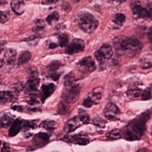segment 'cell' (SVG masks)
<instances>
[{"label": "cell", "mask_w": 152, "mask_h": 152, "mask_svg": "<svg viewBox=\"0 0 152 152\" xmlns=\"http://www.w3.org/2000/svg\"><path fill=\"white\" fill-rule=\"evenodd\" d=\"M113 44L116 54L130 57L139 54L143 48L142 42L137 39L124 36L116 37L114 40Z\"/></svg>", "instance_id": "obj_1"}, {"label": "cell", "mask_w": 152, "mask_h": 152, "mask_svg": "<svg viewBox=\"0 0 152 152\" xmlns=\"http://www.w3.org/2000/svg\"><path fill=\"white\" fill-rule=\"evenodd\" d=\"M150 117L148 112H145L133 119L126 128L124 137L129 140L139 139L145 130V124Z\"/></svg>", "instance_id": "obj_2"}, {"label": "cell", "mask_w": 152, "mask_h": 152, "mask_svg": "<svg viewBox=\"0 0 152 152\" xmlns=\"http://www.w3.org/2000/svg\"><path fill=\"white\" fill-rule=\"evenodd\" d=\"M77 22L81 30L89 34L93 33L99 24L92 14L85 11H81L78 14Z\"/></svg>", "instance_id": "obj_3"}, {"label": "cell", "mask_w": 152, "mask_h": 152, "mask_svg": "<svg viewBox=\"0 0 152 152\" xmlns=\"http://www.w3.org/2000/svg\"><path fill=\"white\" fill-rule=\"evenodd\" d=\"M80 91L79 84H73L68 86L63 91L62 97L66 103L70 104L76 102Z\"/></svg>", "instance_id": "obj_4"}, {"label": "cell", "mask_w": 152, "mask_h": 152, "mask_svg": "<svg viewBox=\"0 0 152 152\" xmlns=\"http://www.w3.org/2000/svg\"><path fill=\"white\" fill-rule=\"evenodd\" d=\"M113 51L112 46L109 44H104L95 53V57L100 65L104 66L105 60L109 59L113 56Z\"/></svg>", "instance_id": "obj_5"}, {"label": "cell", "mask_w": 152, "mask_h": 152, "mask_svg": "<svg viewBox=\"0 0 152 152\" xmlns=\"http://www.w3.org/2000/svg\"><path fill=\"white\" fill-rule=\"evenodd\" d=\"M77 66L79 71L84 75L92 72L96 68L95 61L91 56L83 58L77 63Z\"/></svg>", "instance_id": "obj_6"}, {"label": "cell", "mask_w": 152, "mask_h": 152, "mask_svg": "<svg viewBox=\"0 0 152 152\" xmlns=\"http://www.w3.org/2000/svg\"><path fill=\"white\" fill-rule=\"evenodd\" d=\"M85 44L83 40L79 39H74L72 42L66 48L65 53L68 55H74L80 53L84 50Z\"/></svg>", "instance_id": "obj_7"}, {"label": "cell", "mask_w": 152, "mask_h": 152, "mask_svg": "<svg viewBox=\"0 0 152 152\" xmlns=\"http://www.w3.org/2000/svg\"><path fill=\"white\" fill-rule=\"evenodd\" d=\"M104 113L106 118L108 120L113 121L119 120L121 112L117 105L114 103H108L104 109Z\"/></svg>", "instance_id": "obj_8"}, {"label": "cell", "mask_w": 152, "mask_h": 152, "mask_svg": "<svg viewBox=\"0 0 152 152\" xmlns=\"http://www.w3.org/2000/svg\"><path fill=\"white\" fill-rule=\"evenodd\" d=\"M17 55L16 50L14 49L8 48L6 50L3 58L1 61V67L5 64L10 66L14 65L16 59Z\"/></svg>", "instance_id": "obj_9"}, {"label": "cell", "mask_w": 152, "mask_h": 152, "mask_svg": "<svg viewBox=\"0 0 152 152\" xmlns=\"http://www.w3.org/2000/svg\"><path fill=\"white\" fill-rule=\"evenodd\" d=\"M56 89V85L53 83L42 84L39 91L40 98L42 102L44 103L46 99L54 93Z\"/></svg>", "instance_id": "obj_10"}, {"label": "cell", "mask_w": 152, "mask_h": 152, "mask_svg": "<svg viewBox=\"0 0 152 152\" xmlns=\"http://www.w3.org/2000/svg\"><path fill=\"white\" fill-rule=\"evenodd\" d=\"M82 122L79 115L75 116L67 121L64 127V130L65 132L70 133L74 131L77 128L81 125Z\"/></svg>", "instance_id": "obj_11"}, {"label": "cell", "mask_w": 152, "mask_h": 152, "mask_svg": "<svg viewBox=\"0 0 152 152\" xmlns=\"http://www.w3.org/2000/svg\"><path fill=\"white\" fill-rule=\"evenodd\" d=\"M67 138L68 142L81 145H88L90 142L88 136L84 134H76L70 137H68Z\"/></svg>", "instance_id": "obj_12"}, {"label": "cell", "mask_w": 152, "mask_h": 152, "mask_svg": "<svg viewBox=\"0 0 152 152\" xmlns=\"http://www.w3.org/2000/svg\"><path fill=\"white\" fill-rule=\"evenodd\" d=\"M132 9L133 15L137 18L145 19L151 17V15L148 10L140 5H134Z\"/></svg>", "instance_id": "obj_13"}, {"label": "cell", "mask_w": 152, "mask_h": 152, "mask_svg": "<svg viewBox=\"0 0 152 152\" xmlns=\"http://www.w3.org/2000/svg\"><path fill=\"white\" fill-rule=\"evenodd\" d=\"M50 136L47 133L40 132L35 135L33 142L38 147H42L46 145L49 140Z\"/></svg>", "instance_id": "obj_14"}, {"label": "cell", "mask_w": 152, "mask_h": 152, "mask_svg": "<svg viewBox=\"0 0 152 152\" xmlns=\"http://www.w3.org/2000/svg\"><path fill=\"white\" fill-rule=\"evenodd\" d=\"M10 6L13 11L17 15H22L25 10V4L23 1L13 0L10 3Z\"/></svg>", "instance_id": "obj_15"}, {"label": "cell", "mask_w": 152, "mask_h": 152, "mask_svg": "<svg viewBox=\"0 0 152 152\" xmlns=\"http://www.w3.org/2000/svg\"><path fill=\"white\" fill-rule=\"evenodd\" d=\"M140 66L142 69H148L152 67V54L143 55L139 60Z\"/></svg>", "instance_id": "obj_16"}, {"label": "cell", "mask_w": 152, "mask_h": 152, "mask_svg": "<svg viewBox=\"0 0 152 152\" xmlns=\"http://www.w3.org/2000/svg\"><path fill=\"white\" fill-rule=\"evenodd\" d=\"M23 120L17 119L14 122L10 129L9 136L14 137L17 135L23 129Z\"/></svg>", "instance_id": "obj_17"}, {"label": "cell", "mask_w": 152, "mask_h": 152, "mask_svg": "<svg viewBox=\"0 0 152 152\" xmlns=\"http://www.w3.org/2000/svg\"><path fill=\"white\" fill-rule=\"evenodd\" d=\"M15 92L11 91H1L0 93L1 104H4L11 102L15 99Z\"/></svg>", "instance_id": "obj_18"}, {"label": "cell", "mask_w": 152, "mask_h": 152, "mask_svg": "<svg viewBox=\"0 0 152 152\" xmlns=\"http://www.w3.org/2000/svg\"><path fill=\"white\" fill-rule=\"evenodd\" d=\"M31 58V54L28 50L23 51L20 53L18 57V65H23L28 63Z\"/></svg>", "instance_id": "obj_19"}, {"label": "cell", "mask_w": 152, "mask_h": 152, "mask_svg": "<svg viewBox=\"0 0 152 152\" xmlns=\"http://www.w3.org/2000/svg\"><path fill=\"white\" fill-rule=\"evenodd\" d=\"M14 118L11 115L5 114L1 119V128H7L12 124Z\"/></svg>", "instance_id": "obj_20"}, {"label": "cell", "mask_w": 152, "mask_h": 152, "mask_svg": "<svg viewBox=\"0 0 152 152\" xmlns=\"http://www.w3.org/2000/svg\"><path fill=\"white\" fill-rule=\"evenodd\" d=\"M123 135L121 130L118 129H114L107 133L106 136L111 140H117L121 138Z\"/></svg>", "instance_id": "obj_21"}, {"label": "cell", "mask_w": 152, "mask_h": 152, "mask_svg": "<svg viewBox=\"0 0 152 152\" xmlns=\"http://www.w3.org/2000/svg\"><path fill=\"white\" fill-rule=\"evenodd\" d=\"M40 127L49 131H53L57 128V123L55 121H45L40 124Z\"/></svg>", "instance_id": "obj_22"}, {"label": "cell", "mask_w": 152, "mask_h": 152, "mask_svg": "<svg viewBox=\"0 0 152 152\" xmlns=\"http://www.w3.org/2000/svg\"><path fill=\"white\" fill-rule=\"evenodd\" d=\"M75 80L76 76L75 74L72 72L68 73L64 77V84L66 87L71 86Z\"/></svg>", "instance_id": "obj_23"}, {"label": "cell", "mask_w": 152, "mask_h": 152, "mask_svg": "<svg viewBox=\"0 0 152 152\" xmlns=\"http://www.w3.org/2000/svg\"><path fill=\"white\" fill-rule=\"evenodd\" d=\"M103 88L101 87H97L93 90L92 94V99L94 103L99 101L102 99Z\"/></svg>", "instance_id": "obj_24"}, {"label": "cell", "mask_w": 152, "mask_h": 152, "mask_svg": "<svg viewBox=\"0 0 152 152\" xmlns=\"http://www.w3.org/2000/svg\"><path fill=\"white\" fill-rule=\"evenodd\" d=\"M142 90L140 88L131 89L127 91L128 96L130 99H135L141 96L142 93Z\"/></svg>", "instance_id": "obj_25"}, {"label": "cell", "mask_w": 152, "mask_h": 152, "mask_svg": "<svg viewBox=\"0 0 152 152\" xmlns=\"http://www.w3.org/2000/svg\"><path fill=\"white\" fill-rule=\"evenodd\" d=\"M125 15L124 14H115L113 17L112 20L114 23L118 26H122L124 24L125 21Z\"/></svg>", "instance_id": "obj_26"}, {"label": "cell", "mask_w": 152, "mask_h": 152, "mask_svg": "<svg viewBox=\"0 0 152 152\" xmlns=\"http://www.w3.org/2000/svg\"><path fill=\"white\" fill-rule=\"evenodd\" d=\"M79 117L83 124H88L89 123L90 117L88 114L84 109L80 108L79 110Z\"/></svg>", "instance_id": "obj_27"}, {"label": "cell", "mask_w": 152, "mask_h": 152, "mask_svg": "<svg viewBox=\"0 0 152 152\" xmlns=\"http://www.w3.org/2000/svg\"><path fill=\"white\" fill-rule=\"evenodd\" d=\"M59 18V13L57 11H54L47 17L46 20L48 23L51 25L53 23L57 22Z\"/></svg>", "instance_id": "obj_28"}, {"label": "cell", "mask_w": 152, "mask_h": 152, "mask_svg": "<svg viewBox=\"0 0 152 152\" xmlns=\"http://www.w3.org/2000/svg\"><path fill=\"white\" fill-rule=\"evenodd\" d=\"M58 43L59 46L62 48L64 47H66L68 45V42H69V39H68V35L66 34H62L58 36Z\"/></svg>", "instance_id": "obj_29"}, {"label": "cell", "mask_w": 152, "mask_h": 152, "mask_svg": "<svg viewBox=\"0 0 152 152\" xmlns=\"http://www.w3.org/2000/svg\"><path fill=\"white\" fill-rule=\"evenodd\" d=\"M62 65V63L59 60H54L50 62L48 67V69L51 72H55L58 70Z\"/></svg>", "instance_id": "obj_30"}, {"label": "cell", "mask_w": 152, "mask_h": 152, "mask_svg": "<svg viewBox=\"0 0 152 152\" xmlns=\"http://www.w3.org/2000/svg\"><path fill=\"white\" fill-rule=\"evenodd\" d=\"M35 26L32 28L34 32L39 31L43 30L45 27V22L42 19H37L35 22Z\"/></svg>", "instance_id": "obj_31"}, {"label": "cell", "mask_w": 152, "mask_h": 152, "mask_svg": "<svg viewBox=\"0 0 152 152\" xmlns=\"http://www.w3.org/2000/svg\"><path fill=\"white\" fill-rule=\"evenodd\" d=\"M10 18V13L8 10L1 11L0 12V22L1 24L5 23L8 21Z\"/></svg>", "instance_id": "obj_32"}, {"label": "cell", "mask_w": 152, "mask_h": 152, "mask_svg": "<svg viewBox=\"0 0 152 152\" xmlns=\"http://www.w3.org/2000/svg\"><path fill=\"white\" fill-rule=\"evenodd\" d=\"M36 124L35 123L29 121L23 120V129L25 131H27L30 129H34L36 127Z\"/></svg>", "instance_id": "obj_33"}, {"label": "cell", "mask_w": 152, "mask_h": 152, "mask_svg": "<svg viewBox=\"0 0 152 152\" xmlns=\"http://www.w3.org/2000/svg\"><path fill=\"white\" fill-rule=\"evenodd\" d=\"M93 121L95 125L100 128H104L105 125V121L100 117H96L93 119Z\"/></svg>", "instance_id": "obj_34"}, {"label": "cell", "mask_w": 152, "mask_h": 152, "mask_svg": "<svg viewBox=\"0 0 152 152\" xmlns=\"http://www.w3.org/2000/svg\"><path fill=\"white\" fill-rule=\"evenodd\" d=\"M68 109V106L64 102H60L58 105V113L59 114H64Z\"/></svg>", "instance_id": "obj_35"}, {"label": "cell", "mask_w": 152, "mask_h": 152, "mask_svg": "<svg viewBox=\"0 0 152 152\" xmlns=\"http://www.w3.org/2000/svg\"><path fill=\"white\" fill-rule=\"evenodd\" d=\"M141 98L143 100H146L151 97V91L149 88H146L142 92Z\"/></svg>", "instance_id": "obj_36"}, {"label": "cell", "mask_w": 152, "mask_h": 152, "mask_svg": "<svg viewBox=\"0 0 152 152\" xmlns=\"http://www.w3.org/2000/svg\"><path fill=\"white\" fill-rule=\"evenodd\" d=\"M94 101L90 97H88L87 98L85 99L83 103V106L88 108H90L94 104Z\"/></svg>", "instance_id": "obj_37"}, {"label": "cell", "mask_w": 152, "mask_h": 152, "mask_svg": "<svg viewBox=\"0 0 152 152\" xmlns=\"http://www.w3.org/2000/svg\"><path fill=\"white\" fill-rule=\"evenodd\" d=\"M38 78V71L36 67L31 68L29 71V79H34Z\"/></svg>", "instance_id": "obj_38"}, {"label": "cell", "mask_w": 152, "mask_h": 152, "mask_svg": "<svg viewBox=\"0 0 152 152\" xmlns=\"http://www.w3.org/2000/svg\"><path fill=\"white\" fill-rule=\"evenodd\" d=\"M62 8H63V9L65 11H67V12L70 11V10L72 9L71 6L70 5V3L67 2H64V3H63Z\"/></svg>", "instance_id": "obj_39"}, {"label": "cell", "mask_w": 152, "mask_h": 152, "mask_svg": "<svg viewBox=\"0 0 152 152\" xmlns=\"http://www.w3.org/2000/svg\"><path fill=\"white\" fill-rule=\"evenodd\" d=\"M60 75H61L60 74L55 72L50 74V77L52 80L55 81H56L59 79Z\"/></svg>", "instance_id": "obj_40"}, {"label": "cell", "mask_w": 152, "mask_h": 152, "mask_svg": "<svg viewBox=\"0 0 152 152\" xmlns=\"http://www.w3.org/2000/svg\"><path fill=\"white\" fill-rule=\"evenodd\" d=\"M147 36L149 41L152 44V26L148 29L147 34Z\"/></svg>", "instance_id": "obj_41"}, {"label": "cell", "mask_w": 152, "mask_h": 152, "mask_svg": "<svg viewBox=\"0 0 152 152\" xmlns=\"http://www.w3.org/2000/svg\"><path fill=\"white\" fill-rule=\"evenodd\" d=\"M1 152H10V148L8 144L4 143L3 144V147L1 148Z\"/></svg>", "instance_id": "obj_42"}, {"label": "cell", "mask_w": 152, "mask_h": 152, "mask_svg": "<svg viewBox=\"0 0 152 152\" xmlns=\"http://www.w3.org/2000/svg\"><path fill=\"white\" fill-rule=\"evenodd\" d=\"M58 1H42V4H46V5H48V4H54L56 3Z\"/></svg>", "instance_id": "obj_43"}, {"label": "cell", "mask_w": 152, "mask_h": 152, "mask_svg": "<svg viewBox=\"0 0 152 152\" xmlns=\"http://www.w3.org/2000/svg\"><path fill=\"white\" fill-rule=\"evenodd\" d=\"M49 47L50 49H55L58 47V44L55 42H51L50 43Z\"/></svg>", "instance_id": "obj_44"}, {"label": "cell", "mask_w": 152, "mask_h": 152, "mask_svg": "<svg viewBox=\"0 0 152 152\" xmlns=\"http://www.w3.org/2000/svg\"><path fill=\"white\" fill-rule=\"evenodd\" d=\"M13 108L14 110L19 111V112H22L23 111V108H22V107L19 106H14Z\"/></svg>", "instance_id": "obj_45"}, {"label": "cell", "mask_w": 152, "mask_h": 152, "mask_svg": "<svg viewBox=\"0 0 152 152\" xmlns=\"http://www.w3.org/2000/svg\"><path fill=\"white\" fill-rule=\"evenodd\" d=\"M137 152H150L149 149L146 148H143L139 149Z\"/></svg>", "instance_id": "obj_46"}, {"label": "cell", "mask_w": 152, "mask_h": 152, "mask_svg": "<svg viewBox=\"0 0 152 152\" xmlns=\"http://www.w3.org/2000/svg\"><path fill=\"white\" fill-rule=\"evenodd\" d=\"M151 136H152V133H151Z\"/></svg>", "instance_id": "obj_47"}]
</instances>
